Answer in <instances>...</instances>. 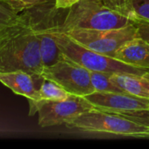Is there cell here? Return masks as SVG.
Instances as JSON below:
<instances>
[{"mask_svg": "<svg viewBox=\"0 0 149 149\" xmlns=\"http://www.w3.org/2000/svg\"><path fill=\"white\" fill-rule=\"evenodd\" d=\"M44 65L40 40L36 35L30 10L0 38V72L24 71L42 74Z\"/></svg>", "mask_w": 149, "mask_h": 149, "instance_id": "obj_1", "label": "cell"}, {"mask_svg": "<svg viewBox=\"0 0 149 149\" xmlns=\"http://www.w3.org/2000/svg\"><path fill=\"white\" fill-rule=\"evenodd\" d=\"M133 20L107 7L101 0H81L71 6L60 30H109L126 26Z\"/></svg>", "mask_w": 149, "mask_h": 149, "instance_id": "obj_2", "label": "cell"}, {"mask_svg": "<svg viewBox=\"0 0 149 149\" xmlns=\"http://www.w3.org/2000/svg\"><path fill=\"white\" fill-rule=\"evenodd\" d=\"M54 38L59 48L65 56L90 72H101L111 74L124 72L142 74L148 72L145 69L126 65L112 57L96 52L83 46L67 33L61 31L58 24L54 30Z\"/></svg>", "mask_w": 149, "mask_h": 149, "instance_id": "obj_3", "label": "cell"}, {"mask_svg": "<svg viewBox=\"0 0 149 149\" xmlns=\"http://www.w3.org/2000/svg\"><path fill=\"white\" fill-rule=\"evenodd\" d=\"M67 127L88 133H104L122 136L149 137V128L118 113L96 108L68 122Z\"/></svg>", "mask_w": 149, "mask_h": 149, "instance_id": "obj_4", "label": "cell"}, {"mask_svg": "<svg viewBox=\"0 0 149 149\" xmlns=\"http://www.w3.org/2000/svg\"><path fill=\"white\" fill-rule=\"evenodd\" d=\"M64 32L83 46L112 58L119 47L138 36L137 28L133 23L117 29H74Z\"/></svg>", "mask_w": 149, "mask_h": 149, "instance_id": "obj_5", "label": "cell"}, {"mask_svg": "<svg viewBox=\"0 0 149 149\" xmlns=\"http://www.w3.org/2000/svg\"><path fill=\"white\" fill-rule=\"evenodd\" d=\"M41 75L54 81L70 94L84 97L95 93L91 84L90 71L64 54L55 64L44 67Z\"/></svg>", "mask_w": 149, "mask_h": 149, "instance_id": "obj_6", "label": "cell"}, {"mask_svg": "<svg viewBox=\"0 0 149 149\" xmlns=\"http://www.w3.org/2000/svg\"><path fill=\"white\" fill-rule=\"evenodd\" d=\"M93 108L94 107L84 97L69 94L64 100L38 103L29 110V115L32 116L38 113L40 127H48L67 124Z\"/></svg>", "mask_w": 149, "mask_h": 149, "instance_id": "obj_7", "label": "cell"}, {"mask_svg": "<svg viewBox=\"0 0 149 149\" xmlns=\"http://www.w3.org/2000/svg\"><path fill=\"white\" fill-rule=\"evenodd\" d=\"M46 3L29 9L35 32L40 40L44 67L55 64L63 56L54 38V30L57 25L54 23L55 5L54 9H49L46 6Z\"/></svg>", "mask_w": 149, "mask_h": 149, "instance_id": "obj_8", "label": "cell"}, {"mask_svg": "<svg viewBox=\"0 0 149 149\" xmlns=\"http://www.w3.org/2000/svg\"><path fill=\"white\" fill-rule=\"evenodd\" d=\"M84 98L97 110L108 113L148 109L149 100L126 93L95 92Z\"/></svg>", "mask_w": 149, "mask_h": 149, "instance_id": "obj_9", "label": "cell"}, {"mask_svg": "<svg viewBox=\"0 0 149 149\" xmlns=\"http://www.w3.org/2000/svg\"><path fill=\"white\" fill-rule=\"evenodd\" d=\"M43 80L44 77L41 74L30 73L24 71L0 72V82L15 94L27 98L28 101L36 99Z\"/></svg>", "mask_w": 149, "mask_h": 149, "instance_id": "obj_10", "label": "cell"}, {"mask_svg": "<svg viewBox=\"0 0 149 149\" xmlns=\"http://www.w3.org/2000/svg\"><path fill=\"white\" fill-rule=\"evenodd\" d=\"M114 58L133 67L149 71V43L137 36L119 47Z\"/></svg>", "mask_w": 149, "mask_h": 149, "instance_id": "obj_11", "label": "cell"}, {"mask_svg": "<svg viewBox=\"0 0 149 149\" xmlns=\"http://www.w3.org/2000/svg\"><path fill=\"white\" fill-rule=\"evenodd\" d=\"M111 79L125 93L149 100V71L142 74L112 73Z\"/></svg>", "mask_w": 149, "mask_h": 149, "instance_id": "obj_12", "label": "cell"}, {"mask_svg": "<svg viewBox=\"0 0 149 149\" xmlns=\"http://www.w3.org/2000/svg\"><path fill=\"white\" fill-rule=\"evenodd\" d=\"M69 94L70 93H68L64 88H62L60 85H58L54 81L44 78V80L38 91L36 99L34 100L28 101L29 110L33 108L38 103H40L43 101L64 100L68 98Z\"/></svg>", "mask_w": 149, "mask_h": 149, "instance_id": "obj_13", "label": "cell"}, {"mask_svg": "<svg viewBox=\"0 0 149 149\" xmlns=\"http://www.w3.org/2000/svg\"><path fill=\"white\" fill-rule=\"evenodd\" d=\"M21 18V13L14 11L5 0H0V38L16 25Z\"/></svg>", "mask_w": 149, "mask_h": 149, "instance_id": "obj_14", "label": "cell"}, {"mask_svg": "<svg viewBox=\"0 0 149 149\" xmlns=\"http://www.w3.org/2000/svg\"><path fill=\"white\" fill-rule=\"evenodd\" d=\"M111 73L101 72H90L91 84L95 92L102 93H125L111 79Z\"/></svg>", "mask_w": 149, "mask_h": 149, "instance_id": "obj_15", "label": "cell"}, {"mask_svg": "<svg viewBox=\"0 0 149 149\" xmlns=\"http://www.w3.org/2000/svg\"><path fill=\"white\" fill-rule=\"evenodd\" d=\"M107 7L112 10L119 12L132 20L136 17L133 10L132 0H101Z\"/></svg>", "mask_w": 149, "mask_h": 149, "instance_id": "obj_16", "label": "cell"}, {"mask_svg": "<svg viewBox=\"0 0 149 149\" xmlns=\"http://www.w3.org/2000/svg\"><path fill=\"white\" fill-rule=\"evenodd\" d=\"M114 113H118L126 119H129L133 122H136L141 126H144L149 128V108L141 109V110L116 112Z\"/></svg>", "mask_w": 149, "mask_h": 149, "instance_id": "obj_17", "label": "cell"}, {"mask_svg": "<svg viewBox=\"0 0 149 149\" xmlns=\"http://www.w3.org/2000/svg\"><path fill=\"white\" fill-rule=\"evenodd\" d=\"M11 8L17 13H21L26 10L32 9L48 0H5Z\"/></svg>", "mask_w": 149, "mask_h": 149, "instance_id": "obj_18", "label": "cell"}, {"mask_svg": "<svg viewBox=\"0 0 149 149\" xmlns=\"http://www.w3.org/2000/svg\"><path fill=\"white\" fill-rule=\"evenodd\" d=\"M132 3L137 17L149 20V0H132Z\"/></svg>", "mask_w": 149, "mask_h": 149, "instance_id": "obj_19", "label": "cell"}, {"mask_svg": "<svg viewBox=\"0 0 149 149\" xmlns=\"http://www.w3.org/2000/svg\"><path fill=\"white\" fill-rule=\"evenodd\" d=\"M133 23L135 24L137 28L138 36L149 43V20L136 16L133 18Z\"/></svg>", "mask_w": 149, "mask_h": 149, "instance_id": "obj_20", "label": "cell"}, {"mask_svg": "<svg viewBox=\"0 0 149 149\" xmlns=\"http://www.w3.org/2000/svg\"><path fill=\"white\" fill-rule=\"evenodd\" d=\"M81 0H55L54 5L57 10L60 9H69Z\"/></svg>", "mask_w": 149, "mask_h": 149, "instance_id": "obj_21", "label": "cell"}]
</instances>
